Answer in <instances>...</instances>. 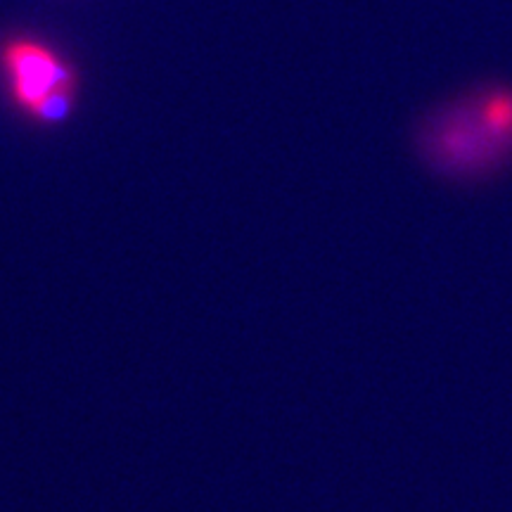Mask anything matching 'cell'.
I'll list each match as a JSON object with an SVG mask.
<instances>
[{"label": "cell", "mask_w": 512, "mask_h": 512, "mask_svg": "<svg viewBox=\"0 0 512 512\" xmlns=\"http://www.w3.org/2000/svg\"><path fill=\"white\" fill-rule=\"evenodd\" d=\"M420 164L451 183L491 181L512 166V86L486 81L441 100L418 119Z\"/></svg>", "instance_id": "obj_1"}, {"label": "cell", "mask_w": 512, "mask_h": 512, "mask_svg": "<svg viewBox=\"0 0 512 512\" xmlns=\"http://www.w3.org/2000/svg\"><path fill=\"white\" fill-rule=\"evenodd\" d=\"M5 81L19 110L43 124H57L69 117L76 100V74L46 43L15 38L0 53Z\"/></svg>", "instance_id": "obj_2"}]
</instances>
